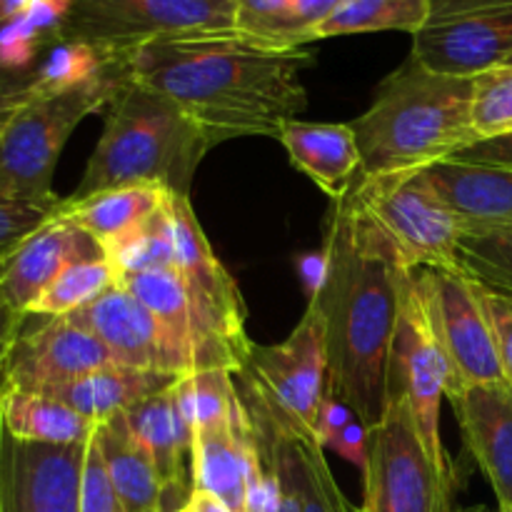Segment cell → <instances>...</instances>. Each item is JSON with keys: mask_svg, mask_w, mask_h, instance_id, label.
<instances>
[{"mask_svg": "<svg viewBox=\"0 0 512 512\" xmlns=\"http://www.w3.org/2000/svg\"><path fill=\"white\" fill-rule=\"evenodd\" d=\"M298 268H300V273H303L305 285H308L310 298H315V295H318V290H320V285H323V280H325V255H323V250H320V253H313V255H303V258L298 260Z\"/></svg>", "mask_w": 512, "mask_h": 512, "instance_id": "cell-43", "label": "cell"}, {"mask_svg": "<svg viewBox=\"0 0 512 512\" xmlns=\"http://www.w3.org/2000/svg\"><path fill=\"white\" fill-rule=\"evenodd\" d=\"M118 283V273L110 265V260L93 258L80 260L65 268L48 288L40 293V298L30 305L28 315L35 318H63L93 303L95 298Z\"/></svg>", "mask_w": 512, "mask_h": 512, "instance_id": "cell-30", "label": "cell"}, {"mask_svg": "<svg viewBox=\"0 0 512 512\" xmlns=\"http://www.w3.org/2000/svg\"><path fill=\"white\" fill-rule=\"evenodd\" d=\"M178 512H233L223 500L213 498L210 493H203V490H193L188 498V503L183 505Z\"/></svg>", "mask_w": 512, "mask_h": 512, "instance_id": "cell-45", "label": "cell"}, {"mask_svg": "<svg viewBox=\"0 0 512 512\" xmlns=\"http://www.w3.org/2000/svg\"><path fill=\"white\" fill-rule=\"evenodd\" d=\"M93 435L125 512H163V485L153 455L130 428L128 415L103 420L95 425Z\"/></svg>", "mask_w": 512, "mask_h": 512, "instance_id": "cell-24", "label": "cell"}, {"mask_svg": "<svg viewBox=\"0 0 512 512\" xmlns=\"http://www.w3.org/2000/svg\"><path fill=\"white\" fill-rule=\"evenodd\" d=\"M30 0H3V10H5V18H15V15H20L25 10V5H28Z\"/></svg>", "mask_w": 512, "mask_h": 512, "instance_id": "cell-46", "label": "cell"}, {"mask_svg": "<svg viewBox=\"0 0 512 512\" xmlns=\"http://www.w3.org/2000/svg\"><path fill=\"white\" fill-rule=\"evenodd\" d=\"M423 173L460 223L512 225V168L445 160Z\"/></svg>", "mask_w": 512, "mask_h": 512, "instance_id": "cell-22", "label": "cell"}, {"mask_svg": "<svg viewBox=\"0 0 512 512\" xmlns=\"http://www.w3.org/2000/svg\"><path fill=\"white\" fill-rule=\"evenodd\" d=\"M65 318L95 335L108 348L113 363L183 378L160 320L120 283Z\"/></svg>", "mask_w": 512, "mask_h": 512, "instance_id": "cell-17", "label": "cell"}, {"mask_svg": "<svg viewBox=\"0 0 512 512\" xmlns=\"http://www.w3.org/2000/svg\"><path fill=\"white\" fill-rule=\"evenodd\" d=\"M178 380V375L160 373V370H138L125 368V365L110 363L75 383L63 388L50 390L48 398L60 400L63 405L73 408L83 418L93 420L95 425L113 415L128 413L130 408L140 405L143 400L153 398L160 390L170 388Z\"/></svg>", "mask_w": 512, "mask_h": 512, "instance_id": "cell-23", "label": "cell"}, {"mask_svg": "<svg viewBox=\"0 0 512 512\" xmlns=\"http://www.w3.org/2000/svg\"><path fill=\"white\" fill-rule=\"evenodd\" d=\"M110 60H113V55L103 53L93 45L58 40L45 50L43 60L35 65V88L40 93H58V90L75 88V85L95 78Z\"/></svg>", "mask_w": 512, "mask_h": 512, "instance_id": "cell-31", "label": "cell"}, {"mask_svg": "<svg viewBox=\"0 0 512 512\" xmlns=\"http://www.w3.org/2000/svg\"><path fill=\"white\" fill-rule=\"evenodd\" d=\"M453 160L478 165H498V168H512V133L498 135V138L475 140L465 150H460Z\"/></svg>", "mask_w": 512, "mask_h": 512, "instance_id": "cell-40", "label": "cell"}, {"mask_svg": "<svg viewBox=\"0 0 512 512\" xmlns=\"http://www.w3.org/2000/svg\"><path fill=\"white\" fill-rule=\"evenodd\" d=\"M53 45L23 18H10L0 28V68L5 70H33L40 63V53Z\"/></svg>", "mask_w": 512, "mask_h": 512, "instance_id": "cell-35", "label": "cell"}, {"mask_svg": "<svg viewBox=\"0 0 512 512\" xmlns=\"http://www.w3.org/2000/svg\"><path fill=\"white\" fill-rule=\"evenodd\" d=\"M0 268H3V263H0ZM25 320H28V315L15 313V310L8 305V300L3 298V290H0V385H3L8 355H10V350H13L15 338H18L20 328L25 325Z\"/></svg>", "mask_w": 512, "mask_h": 512, "instance_id": "cell-42", "label": "cell"}, {"mask_svg": "<svg viewBox=\"0 0 512 512\" xmlns=\"http://www.w3.org/2000/svg\"><path fill=\"white\" fill-rule=\"evenodd\" d=\"M310 50H273L240 33L168 38L123 53L133 83L165 95L215 145L235 138H278L308 108L303 70Z\"/></svg>", "mask_w": 512, "mask_h": 512, "instance_id": "cell-1", "label": "cell"}, {"mask_svg": "<svg viewBox=\"0 0 512 512\" xmlns=\"http://www.w3.org/2000/svg\"><path fill=\"white\" fill-rule=\"evenodd\" d=\"M5 20H8V18H5V10H3V0H0V28H3V25H5Z\"/></svg>", "mask_w": 512, "mask_h": 512, "instance_id": "cell-47", "label": "cell"}, {"mask_svg": "<svg viewBox=\"0 0 512 512\" xmlns=\"http://www.w3.org/2000/svg\"><path fill=\"white\" fill-rule=\"evenodd\" d=\"M110 363L108 348L65 315L38 323H30L28 315L8 355L3 385L43 395Z\"/></svg>", "mask_w": 512, "mask_h": 512, "instance_id": "cell-16", "label": "cell"}, {"mask_svg": "<svg viewBox=\"0 0 512 512\" xmlns=\"http://www.w3.org/2000/svg\"><path fill=\"white\" fill-rule=\"evenodd\" d=\"M350 128L363 160L360 178L420 173L453 160L478 140L473 78L435 73L410 53Z\"/></svg>", "mask_w": 512, "mask_h": 512, "instance_id": "cell-3", "label": "cell"}, {"mask_svg": "<svg viewBox=\"0 0 512 512\" xmlns=\"http://www.w3.org/2000/svg\"><path fill=\"white\" fill-rule=\"evenodd\" d=\"M500 512H512V505H510V508H505V510H500Z\"/></svg>", "mask_w": 512, "mask_h": 512, "instance_id": "cell-48", "label": "cell"}, {"mask_svg": "<svg viewBox=\"0 0 512 512\" xmlns=\"http://www.w3.org/2000/svg\"><path fill=\"white\" fill-rule=\"evenodd\" d=\"M473 130L478 140L512 133V65L473 78Z\"/></svg>", "mask_w": 512, "mask_h": 512, "instance_id": "cell-33", "label": "cell"}, {"mask_svg": "<svg viewBox=\"0 0 512 512\" xmlns=\"http://www.w3.org/2000/svg\"><path fill=\"white\" fill-rule=\"evenodd\" d=\"M328 448L335 450L340 458L358 465L360 470H365V465H368V428L363 425V420L360 418L350 420V423L335 435L333 443H330Z\"/></svg>", "mask_w": 512, "mask_h": 512, "instance_id": "cell-41", "label": "cell"}, {"mask_svg": "<svg viewBox=\"0 0 512 512\" xmlns=\"http://www.w3.org/2000/svg\"><path fill=\"white\" fill-rule=\"evenodd\" d=\"M103 255L98 240L58 210L40 228L25 235L13 250L0 255L3 298L15 313L28 315L30 305L65 268L80 260L103 258Z\"/></svg>", "mask_w": 512, "mask_h": 512, "instance_id": "cell-18", "label": "cell"}, {"mask_svg": "<svg viewBox=\"0 0 512 512\" xmlns=\"http://www.w3.org/2000/svg\"><path fill=\"white\" fill-rule=\"evenodd\" d=\"M475 285H478V295L483 300V308L488 313L490 325H493V335L495 343H498L505 378H508V383H512V295L485 288L478 280H475Z\"/></svg>", "mask_w": 512, "mask_h": 512, "instance_id": "cell-37", "label": "cell"}, {"mask_svg": "<svg viewBox=\"0 0 512 512\" xmlns=\"http://www.w3.org/2000/svg\"><path fill=\"white\" fill-rule=\"evenodd\" d=\"M0 425L25 443L75 445L93 435L95 423L60 400L0 385Z\"/></svg>", "mask_w": 512, "mask_h": 512, "instance_id": "cell-26", "label": "cell"}, {"mask_svg": "<svg viewBox=\"0 0 512 512\" xmlns=\"http://www.w3.org/2000/svg\"><path fill=\"white\" fill-rule=\"evenodd\" d=\"M238 378L260 390L290 423L315 435L318 410L328 398L325 328L315 303H308L305 315L283 343L253 345Z\"/></svg>", "mask_w": 512, "mask_h": 512, "instance_id": "cell-12", "label": "cell"}, {"mask_svg": "<svg viewBox=\"0 0 512 512\" xmlns=\"http://www.w3.org/2000/svg\"><path fill=\"white\" fill-rule=\"evenodd\" d=\"M428 20V0H343L320 25L318 40L400 30L415 35Z\"/></svg>", "mask_w": 512, "mask_h": 512, "instance_id": "cell-27", "label": "cell"}, {"mask_svg": "<svg viewBox=\"0 0 512 512\" xmlns=\"http://www.w3.org/2000/svg\"><path fill=\"white\" fill-rule=\"evenodd\" d=\"M173 190L163 185H125V188L100 190L85 198H63L60 213L93 235L100 248L123 235L133 225L143 223L165 205Z\"/></svg>", "mask_w": 512, "mask_h": 512, "instance_id": "cell-25", "label": "cell"}, {"mask_svg": "<svg viewBox=\"0 0 512 512\" xmlns=\"http://www.w3.org/2000/svg\"><path fill=\"white\" fill-rule=\"evenodd\" d=\"M35 93V68L33 70H5L0 68V133L10 115Z\"/></svg>", "mask_w": 512, "mask_h": 512, "instance_id": "cell-39", "label": "cell"}, {"mask_svg": "<svg viewBox=\"0 0 512 512\" xmlns=\"http://www.w3.org/2000/svg\"><path fill=\"white\" fill-rule=\"evenodd\" d=\"M445 400L463 430L465 448L480 465L498 508L512 505V383L455 385Z\"/></svg>", "mask_w": 512, "mask_h": 512, "instance_id": "cell-19", "label": "cell"}, {"mask_svg": "<svg viewBox=\"0 0 512 512\" xmlns=\"http://www.w3.org/2000/svg\"><path fill=\"white\" fill-rule=\"evenodd\" d=\"M265 463V460H263ZM268 465V463H265ZM270 468V465H268ZM275 473V478H278V483H280V495H278V500H275V505L273 508H270V512H303V508H300V498H298V493H295V488L293 485L288 483V480L283 478V475L278 473V470L275 468H270Z\"/></svg>", "mask_w": 512, "mask_h": 512, "instance_id": "cell-44", "label": "cell"}, {"mask_svg": "<svg viewBox=\"0 0 512 512\" xmlns=\"http://www.w3.org/2000/svg\"><path fill=\"white\" fill-rule=\"evenodd\" d=\"M455 468L428 453L403 395H390L383 418L368 430L360 512H458Z\"/></svg>", "mask_w": 512, "mask_h": 512, "instance_id": "cell-6", "label": "cell"}, {"mask_svg": "<svg viewBox=\"0 0 512 512\" xmlns=\"http://www.w3.org/2000/svg\"><path fill=\"white\" fill-rule=\"evenodd\" d=\"M413 283L448 360L450 388L508 380L475 280L463 270L418 268L413 270Z\"/></svg>", "mask_w": 512, "mask_h": 512, "instance_id": "cell-10", "label": "cell"}, {"mask_svg": "<svg viewBox=\"0 0 512 512\" xmlns=\"http://www.w3.org/2000/svg\"><path fill=\"white\" fill-rule=\"evenodd\" d=\"M470 512H485L483 508H478V510H470Z\"/></svg>", "mask_w": 512, "mask_h": 512, "instance_id": "cell-49", "label": "cell"}, {"mask_svg": "<svg viewBox=\"0 0 512 512\" xmlns=\"http://www.w3.org/2000/svg\"><path fill=\"white\" fill-rule=\"evenodd\" d=\"M390 395H403L410 403L428 453L438 463L453 465L440 438V405L450 388V368L430 330L425 308L413 283V270L405 280L403 308L395 328L390 355ZM390 400V398H388Z\"/></svg>", "mask_w": 512, "mask_h": 512, "instance_id": "cell-13", "label": "cell"}, {"mask_svg": "<svg viewBox=\"0 0 512 512\" xmlns=\"http://www.w3.org/2000/svg\"><path fill=\"white\" fill-rule=\"evenodd\" d=\"M125 80L123 55H113L95 78L75 88H35L0 133V203H58L53 175L65 143L88 115L113 103Z\"/></svg>", "mask_w": 512, "mask_h": 512, "instance_id": "cell-5", "label": "cell"}, {"mask_svg": "<svg viewBox=\"0 0 512 512\" xmlns=\"http://www.w3.org/2000/svg\"><path fill=\"white\" fill-rule=\"evenodd\" d=\"M413 55L435 73L475 78L512 55V0H428Z\"/></svg>", "mask_w": 512, "mask_h": 512, "instance_id": "cell-11", "label": "cell"}, {"mask_svg": "<svg viewBox=\"0 0 512 512\" xmlns=\"http://www.w3.org/2000/svg\"><path fill=\"white\" fill-rule=\"evenodd\" d=\"M173 195V193H170ZM170 195L163 208L145 218L143 223L133 225L110 240L103 248L105 258L118 273V280L125 275L145 273V270H160L175 265V243L173 223H170Z\"/></svg>", "mask_w": 512, "mask_h": 512, "instance_id": "cell-28", "label": "cell"}, {"mask_svg": "<svg viewBox=\"0 0 512 512\" xmlns=\"http://www.w3.org/2000/svg\"><path fill=\"white\" fill-rule=\"evenodd\" d=\"M350 195L355 208L388 240L405 270H460V220L435 193L423 170L358 178Z\"/></svg>", "mask_w": 512, "mask_h": 512, "instance_id": "cell-7", "label": "cell"}, {"mask_svg": "<svg viewBox=\"0 0 512 512\" xmlns=\"http://www.w3.org/2000/svg\"><path fill=\"white\" fill-rule=\"evenodd\" d=\"M85 445L25 443L0 425V512H80Z\"/></svg>", "mask_w": 512, "mask_h": 512, "instance_id": "cell-15", "label": "cell"}, {"mask_svg": "<svg viewBox=\"0 0 512 512\" xmlns=\"http://www.w3.org/2000/svg\"><path fill=\"white\" fill-rule=\"evenodd\" d=\"M213 150L208 135L180 105L145 85L125 80L73 198L125 185H163L190 195V183Z\"/></svg>", "mask_w": 512, "mask_h": 512, "instance_id": "cell-4", "label": "cell"}, {"mask_svg": "<svg viewBox=\"0 0 512 512\" xmlns=\"http://www.w3.org/2000/svg\"><path fill=\"white\" fill-rule=\"evenodd\" d=\"M235 30L233 0H70L58 40L123 55L140 45Z\"/></svg>", "mask_w": 512, "mask_h": 512, "instance_id": "cell-8", "label": "cell"}, {"mask_svg": "<svg viewBox=\"0 0 512 512\" xmlns=\"http://www.w3.org/2000/svg\"><path fill=\"white\" fill-rule=\"evenodd\" d=\"M170 223H173L175 268L188 290L195 318L218 353L220 363L238 375L248 365L250 350L255 345L245 333L248 310L238 283L230 278L225 265L210 248L190 205V195H170Z\"/></svg>", "mask_w": 512, "mask_h": 512, "instance_id": "cell-9", "label": "cell"}, {"mask_svg": "<svg viewBox=\"0 0 512 512\" xmlns=\"http://www.w3.org/2000/svg\"><path fill=\"white\" fill-rule=\"evenodd\" d=\"M60 203H0V255L13 250L25 235L53 218L60 210Z\"/></svg>", "mask_w": 512, "mask_h": 512, "instance_id": "cell-36", "label": "cell"}, {"mask_svg": "<svg viewBox=\"0 0 512 512\" xmlns=\"http://www.w3.org/2000/svg\"><path fill=\"white\" fill-rule=\"evenodd\" d=\"M235 33L273 50H298L295 40L293 0H233Z\"/></svg>", "mask_w": 512, "mask_h": 512, "instance_id": "cell-32", "label": "cell"}, {"mask_svg": "<svg viewBox=\"0 0 512 512\" xmlns=\"http://www.w3.org/2000/svg\"><path fill=\"white\" fill-rule=\"evenodd\" d=\"M458 265L485 288L512 295V225L460 223Z\"/></svg>", "mask_w": 512, "mask_h": 512, "instance_id": "cell-29", "label": "cell"}, {"mask_svg": "<svg viewBox=\"0 0 512 512\" xmlns=\"http://www.w3.org/2000/svg\"><path fill=\"white\" fill-rule=\"evenodd\" d=\"M323 255L325 280L310 303L323 318L328 393L370 430L388 408L390 355L410 270L350 193L333 200Z\"/></svg>", "mask_w": 512, "mask_h": 512, "instance_id": "cell-2", "label": "cell"}, {"mask_svg": "<svg viewBox=\"0 0 512 512\" xmlns=\"http://www.w3.org/2000/svg\"><path fill=\"white\" fill-rule=\"evenodd\" d=\"M80 512H125L123 500L118 498L103 453L98 448L95 435H90L85 445L83 483H80Z\"/></svg>", "mask_w": 512, "mask_h": 512, "instance_id": "cell-34", "label": "cell"}, {"mask_svg": "<svg viewBox=\"0 0 512 512\" xmlns=\"http://www.w3.org/2000/svg\"><path fill=\"white\" fill-rule=\"evenodd\" d=\"M178 380L125 413L130 428L153 455L163 485V512H178L193 493V425L180 405Z\"/></svg>", "mask_w": 512, "mask_h": 512, "instance_id": "cell-20", "label": "cell"}, {"mask_svg": "<svg viewBox=\"0 0 512 512\" xmlns=\"http://www.w3.org/2000/svg\"><path fill=\"white\" fill-rule=\"evenodd\" d=\"M505 65H512V55H510V60H508V63H505Z\"/></svg>", "mask_w": 512, "mask_h": 512, "instance_id": "cell-50", "label": "cell"}, {"mask_svg": "<svg viewBox=\"0 0 512 512\" xmlns=\"http://www.w3.org/2000/svg\"><path fill=\"white\" fill-rule=\"evenodd\" d=\"M340 3H343V0H293L290 18H293L295 40H298L300 48H305L308 43H315V40H318L320 25L335 13V8H338Z\"/></svg>", "mask_w": 512, "mask_h": 512, "instance_id": "cell-38", "label": "cell"}, {"mask_svg": "<svg viewBox=\"0 0 512 512\" xmlns=\"http://www.w3.org/2000/svg\"><path fill=\"white\" fill-rule=\"evenodd\" d=\"M243 403L253 420L260 458L293 485L303 512H358L340 490L325 448L310 430L290 423L248 380H243Z\"/></svg>", "mask_w": 512, "mask_h": 512, "instance_id": "cell-14", "label": "cell"}, {"mask_svg": "<svg viewBox=\"0 0 512 512\" xmlns=\"http://www.w3.org/2000/svg\"><path fill=\"white\" fill-rule=\"evenodd\" d=\"M278 140L288 150L295 170L313 180L330 200H340L360 178V148L350 123H308L288 120Z\"/></svg>", "mask_w": 512, "mask_h": 512, "instance_id": "cell-21", "label": "cell"}]
</instances>
